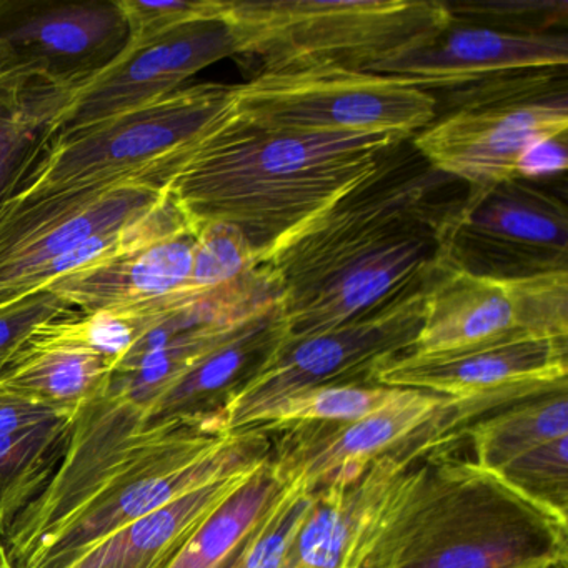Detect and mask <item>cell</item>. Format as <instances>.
<instances>
[{"label": "cell", "instance_id": "obj_1", "mask_svg": "<svg viewBox=\"0 0 568 568\" xmlns=\"http://www.w3.org/2000/svg\"><path fill=\"white\" fill-rule=\"evenodd\" d=\"M375 458L341 568H537L568 561L567 518L422 435Z\"/></svg>", "mask_w": 568, "mask_h": 568}, {"label": "cell", "instance_id": "obj_2", "mask_svg": "<svg viewBox=\"0 0 568 568\" xmlns=\"http://www.w3.org/2000/svg\"><path fill=\"white\" fill-rule=\"evenodd\" d=\"M398 139L271 131L232 104L168 161L165 191L197 227L234 225L264 264L308 222L364 184Z\"/></svg>", "mask_w": 568, "mask_h": 568}, {"label": "cell", "instance_id": "obj_3", "mask_svg": "<svg viewBox=\"0 0 568 568\" xmlns=\"http://www.w3.org/2000/svg\"><path fill=\"white\" fill-rule=\"evenodd\" d=\"M217 19L257 74L368 71L452 26L437 0H217Z\"/></svg>", "mask_w": 568, "mask_h": 568}, {"label": "cell", "instance_id": "obj_4", "mask_svg": "<svg viewBox=\"0 0 568 568\" xmlns=\"http://www.w3.org/2000/svg\"><path fill=\"white\" fill-rule=\"evenodd\" d=\"M268 454L271 445L265 434H225L217 414L165 420L144 448L105 475L61 524L14 561V567H68L125 525Z\"/></svg>", "mask_w": 568, "mask_h": 568}, {"label": "cell", "instance_id": "obj_5", "mask_svg": "<svg viewBox=\"0 0 568 568\" xmlns=\"http://www.w3.org/2000/svg\"><path fill=\"white\" fill-rule=\"evenodd\" d=\"M410 139L392 148L377 171L337 204L308 222L264 262L281 285V301L325 278L362 267L405 239L440 224L448 185Z\"/></svg>", "mask_w": 568, "mask_h": 568}, {"label": "cell", "instance_id": "obj_6", "mask_svg": "<svg viewBox=\"0 0 568 568\" xmlns=\"http://www.w3.org/2000/svg\"><path fill=\"white\" fill-rule=\"evenodd\" d=\"M235 85L179 89L141 108L59 131L14 195L149 181L164 187L165 161L191 145L234 101Z\"/></svg>", "mask_w": 568, "mask_h": 568}, {"label": "cell", "instance_id": "obj_7", "mask_svg": "<svg viewBox=\"0 0 568 568\" xmlns=\"http://www.w3.org/2000/svg\"><path fill=\"white\" fill-rule=\"evenodd\" d=\"M234 108L271 131L408 141L437 119V99L398 79L352 69L267 72L235 85Z\"/></svg>", "mask_w": 568, "mask_h": 568}, {"label": "cell", "instance_id": "obj_8", "mask_svg": "<svg viewBox=\"0 0 568 568\" xmlns=\"http://www.w3.org/2000/svg\"><path fill=\"white\" fill-rule=\"evenodd\" d=\"M438 267L491 278L568 271L564 201L514 181L470 185L452 201L437 231Z\"/></svg>", "mask_w": 568, "mask_h": 568}, {"label": "cell", "instance_id": "obj_9", "mask_svg": "<svg viewBox=\"0 0 568 568\" xmlns=\"http://www.w3.org/2000/svg\"><path fill=\"white\" fill-rule=\"evenodd\" d=\"M424 292L344 327L285 338L221 408L222 430H247L272 405L311 388L371 382L375 368L410 352L420 331Z\"/></svg>", "mask_w": 568, "mask_h": 568}, {"label": "cell", "instance_id": "obj_10", "mask_svg": "<svg viewBox=\"0 0 568 568\" xmlns=\"http://www.w3.org/2000/svg\"><path fill=\"white\" fill-rule=\"evenodd\" d=\"M538 337H568V271L491 278L438 267L425 287L410 354H452Z\"/></svg>", "mask_w": 568, "mask_h": 568}, {"label": "cell", "instance_id": "obj_11", "mask_svg": "<svg viewBox=\"0 0 568 568\" xmlns=\"http://www.w3.org/2000/svg\"><path fill=\"white\" fill-rule=\"evenodd\" d=\"M165 195L149 181L12 195L0 207V305L38 292L45 268L89 239L141 221Z\"/></svg>", "mask_w": 568, "mask_h": 568}, {"label": "cell", "instance_id": "obj_12", "mask_svg": "<svg viewBox=\"0 0 568 568\" xmlns=\"http://www.w3.org/2000/svg\"><path fill=\"white\" fill-rule=\"evenodd\" d=\"M128 44L118 0H0V84L75 91Z\"/></svg>", "mask_w": 568, "mask_h": 568}, {"label": "cell", "instance_id": "obj_13", "mask_svg": "<svg viewBox=\"0 0 568 568\" xmlns=\"http://www.w3.org/2000/svg\"><path fill=\"white\" fill-rule=\"evenodd\" d=\"M568 337H538L474 351L398 355L375 368L371 382L454 400L450 424L534 395L567 387Z\"/></svg>", "mask_w": 568, "mask_h": 568}, {"label": "cell", "instance_id": "obj_14", "mask_svg": "<svg viewBox=\"0 0 568 568\" xmlns=\"http://www.w3.org/2000/svg\"><path fill=\"white\" fill-rule=\"evenodd\" d=\"M567 92H557L454 111L435 119L410 142L435 171L468 185H485L517 179L521 152L567 134Z\"/></svg>", "mask_w": 568, "mask_h": 568}, {"label": "cell", "instance_id": "obj_15", "mask_svg": "<svg viewBox=\"0 0 568 568\" xmlns=\"http://www.w3.org/2000/svg\"><path fill=\"white\" fill-rule=\"evenodd\" d=\"M231 29L219 21H199L124 51L91 81L72 91L59 118V131L81 128L141 108L182 89L202 69L235 58Z\"/></svg>", "mask_w": 568, "mask_h": 568}, {"label": "cell", "instance_id": "obj_16", "mask_svg": "<svg viewBox=\"0 0 568 568\" xmlns=\"http://www.w3.org/2000/svg\"><path fill=\"white\" fill-rule=\"evenodd\" d=\"M564 34L520 36L454 24L368 71L428 92H465L544 72L567 71Z\"/></svg>", "mask_w": 568, "mask_h": 568}, {"label": "cell", "instance_id": "obj_17", "mask_svg": "<svg viewBox=\"0 0 568 568\" xmlns=\"http://www.w3.org/2000/svg\"><path fill=\"white\" fill-rule=\"evenodd\" d=\"M195 242L197 227L168 194L145 219L138 237L45 288L82 314L158 301L187 287Z\"/></svg>", "mask_w": 568, "mask_h": 568}, {"label": "cell", "instance_id": "obj_18", "mask_svg": "<svg viewBox=\"0 0 568 568\" xmlns=\"http://www.w3.org/2000/svg\"><path fill=\"white\" fill-rule=\"evenodd\" d=\"M454 400L400 388L387 405L342 424H315L285 430L272 460L287 484L315 491L344 474H362L375 458L444 417Z\"/></svg>", "mask_w": 568, "mask_h": 568}, {"label": "cell", "instance_id": "obj_19", "mask_svg": "<svg viewBox=\"0 0 568 568\" xmlns=\"http://www.w3.org/2000/svg\"><path fill=\"white\" fill-rule=\"evenodd\" d=\"M287 338L281 302L195 362L178 381L142 407L145 424L221 412L229 398Z\"/></svg>", "mask_w": 568, "mask_h": 568}, {"label": "cell", "instance_id": "obj_20", "mask_svg": "<svg viewBox=\"0 0 568 568\" xmlns=\"http://www.w3.org/2000/svg\"><path fill=\"white\" fill-rule=\"evenodd\" d=\"M262 460L185 491L98 541L64 568H168L202 521L251 477Z\"/></svg>", "mask_w": 568, "mask_h": 568}, {"label": "cell", "instance_id": "obj_21", "mask_svg": "<svg viewBox=\"0 0 568 568\" xmlns=\"http://www.w3.org/2000/svg\"><path fill=\"white\" fill-rule=\"evenodd\" d=\"M114 365L101 355L31 337L0 364V390L64 412H79L108 387Z\"/></svg>", "mask_w": 568, "mask_h": 568}, {"label": "cell", "instance_id": "obj_22", "mask_svg": "<svg viewBox=\"0 0 568 568\" xmlns=\"http://www.w3.org/2000/svg\"><path fill=\"white\" fill-rule=\"evenodd\" d=\"M72 91L41 84H0V207L12 197L59 132Z\"/></svg>", "mask_w": 568, "mask_h": 568}, {"label": "cell", "instance_id": "obj_23", "mask_svg": "<svg viewBox=\"0 0 568 568\" xmlns=\"http://www.w3.org/2000/svg\"><path fill=\"white\" fill-rule=\"evenodd\" d=\"M78 414L0 437V541L51 485L71 444Z\"/></svg>", "mask_w": 568, "mask_h": 568}, {"label": "cell", "instance_id": "obj_24", "mask_svg": "<svg viewBox=\"0 0 568 568\" xmlns=\"http://www.w3.org/2000/svg\"><path fill=\"white\" fill-rule=\"evenodd\" d=\"M470 438L475 464L490 471L530 448L568 435L567 387L524 398L462 427Z\"/></svg>", "mask_w": 568, "mask_h": 568}, {"label": "cell", "instance_id": "obj_25", "mask_svg": "<svg viewBox=\"0 0 568 568\" xmlns=\"http://www.w3.org/2000/svg\"><path fill=\"white\" fill-rule=\"evenodd\" d=\"M284 487L285 480L268 454L251 477L202 521L168 568L227 567Z\"/></svg>", "mask_w": 568, "mask_h": 568}, {"label": "cell", "instance_id": "obj_26", "mask_svg": "<svg viewBox=\"0 0 568 568\" xmlns=\"http://www.w3.org/2000/svg\"><path fill=\"white\" fill-rule=\"evenodd\" d=\"M364 471L342 475L314 491L285 568H341L361 510Z\"/></svg>", "mask_w": 568, "mask_h": 568}, {"label": "cell", "instance_id": "obj_27", "mask_svg": "<svg viewBox=\"0 0 568 568\" xmlns=\"http://www.w3.org/2000/svg\"><path fill=\"white\" fill-rule=\"evenodd\" d=\"M400 388L374 382L324 385L277 402L258 415L247 430L277 432L315 424L357 420L387 405ZM245 432V430H244Z\"/></svg>", "mask_w": 568, "mask_h": 568}, {"label": "cell", "instance_id": "obj_28", "mask_svg": "<svg viewBox=\"0 0 568 568\" xmlns=\"http://www.w3.org/2000/svg\"><path fill=\"white\" fill-rule=\"evenodd\" d=\"M314 504V491L287 484L257 521L225 568H285L302 521Z\"/></svg>", "mask_w": 568, "mask_h": 568}, {"label": "cell", "instance_id": "obj_29", "mask_svg": "<svg viewBox=\"0 0 568 568\" xmlns=\"http://www.w3.org/2000/svg\"><path fill=\"white\" fill-rule=\"evenodd\" d=\"M257 255L237 227L224 222L197 225L187 291L212 292L234 284L258 267Z\"/></svg>", "mask_w": 568, "mask_h": 568}, {"label": "cell", "instance_id": "obj_30", "mask_svg": "<svg viewBox=\"0 0 568 568\" xmlns=\"http://www.w3.org/2000/svg\"><path fill=\"white\" fill-rule=\"evenodd\" d=\"M445 6L454 24L507 34H551L550 29L567 24L568 19L565 0H467Z\"/></svg>", "mask_w": 568, "mask_h": 568}, {"label": "cell", "instance_id": "obj_31", "mask_svg": "<svg viewBox=\"0 0 568 568\" xmlns=\"http://www.w3.org/2000/svg\"><path fill=\"white\" fill-rule=\"evenodd\" d=\"M568 435L518 455L497 474L515 490L567 518Z\"/></svg>", "mask_w": 568, "mask_h": 568}, {"label": "cell", "instance_id": "obj_32", "mask_svg": "<svg viewBox=\"0 0 568 568\" xmlns=\"http://www.w3.org/2000/svg\"><path fill=\"white\" fill-rule=\"evenodd\" d=\"M129 29V42L145 41L182 26L217 19V0H118Z\"/></svg>", "mask_w": 568, "mask_h": 568}, {"label": "cell", "instance_id": "obj_33", "mask_svg": "<svg viewBox=\"0 0 568 568\" xmlns=\"http://www.w3.org/2000/svg\"><path fill=\"white\" fill-rule=\"evenodd\" d=\"M68 314H72L71 305L49 288L0 305V364L8 361L39 325Z\"/></svg>", "mask_w": 568, "mask_h": 568}, {"label": "cell", "instance_id": "obj_34", "mask_svg": "<svg viewBox=\"0 0 568 568\" xmlns=\"http://www.w3.org/2000/svg\"><path fill=\"white\" fill-rule=\"evenodd\" d=\"M567 134L535 142L521 152L517 162V179L535 182L555 178L567 171Z\"/></svg>", "mask_w": 568, "mask_h": 568}, {"label": "cell", "instance_id": "obj_35", "mask_svg": "<svg viewBox=\"0 0 568 568\" xmlns=\"http://www.w3.org/2000/svg\"><path fill=\"white\" fill-rule=\"evenodd\" d=\"M69 414H78V412L59 410V408L29 400L21 395L0 390V437L38 427Z\"/></svg>", "mask_w": 568, "mask_h": 568}, {"label": "cell", "instance_id": "obj_36", "mask_svg": "<svg viewBox=\"0 0 568 568\" xmlns=\"http://www.w3.org/2000/svg\"><path fill=\"white\" fill-rule=\"evenodd\" d=\"M0 568H16L2 541H0Z\"/></svg>", "mask_w": 568, "mask_h": 568}, {"label": "cell", "instance_id": "obj_37", "mask_svg": "<svg viewBox=\"0 0 568 568\" xmlns=\"http://www.w3.org/2000/svg\"><path fill=\"white\" fill-rule=\"evenodd\" d=\"M537 568H568V561H560V564L547 565V567Z\"/></svg>", "mask_w": 568, "mask_h": 568}]
</instances>
